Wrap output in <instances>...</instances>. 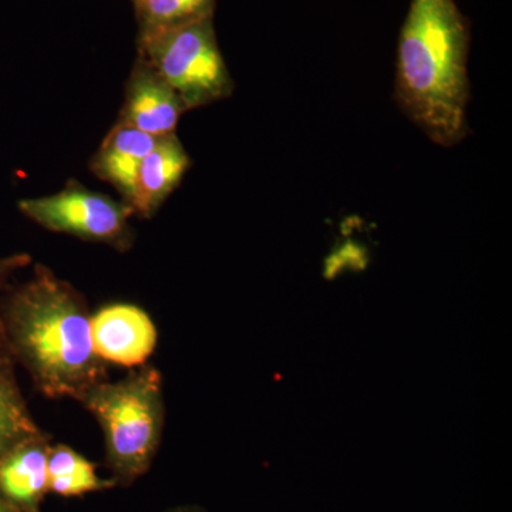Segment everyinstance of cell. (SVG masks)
Listing matches in <instances>:
<instances>
[{"mask_svg": "<svg viewBox=\"0 0 512 512\" xmlns=\"http://www.w3.org/2000/svg\"><path fill=\"white\" fill-rule=\"evenodd\" d=\"M18 207L26 218L47 231L110 245L119 251H127L133 244L128 221L134 211L130 205L74 181L56 194L20 200Z\"/></svg>", "mask_w": 512, "mask_h": 512, "instance_id": "cell-5", "label": "cell"}, {"mask_svg": "<svg viewBox=\"0 0 512 512\" xmlns=\"http://www.w3.org/2000/svg\"><path fill=\"white\" fill-rule=\"evenodd\" d=\"M32 264V258L28 254H15L0 258V295L8 289L10 281L16 272L28 268ZM12 360L8 342H6L5 330H3L2 318H0V365Z\"/></svg>", "mask_w": 512, "mask_h": 512, "instance_id": "cell-14", "label": "cell"}, {"mask_svg": "<svg viewBox=\"0 0 512 512\" xmlns=\"http://www.w3.org/2000/svg\"><path fill=\"white\" fill-rule=\"evenodd\" d=\"M157 141L158 138L117 121L94 156L92 171L101 180L113 185L128 205L138 170Z\"/></svg>", "mask_w": 512, "mask_h": 512, "instance_id": "cell-10", "label": "cell"}, {"mask_svg": "<svg viewBox=\"0 0 512 512\" xmlns=\"http://www.w3.org/2000/svg\"><path fill=\"white\" fill-rule=\"evenodd\" d=\"M49 448V440L40 433L0 458V495L20 512H39L49 493Z\"/></svg>", "mask_w": 512, "mask_h": 512, "instance_id": "cell-8", "label": "cell"}, {"mask_svg": "<svg viewBox=\"0 0 512 512\" xmlns=\"http://www.w3.org/2000/svg\"><path fill=\"white\" fill-rule=\"evenodd\" d=\"M0 318L10 356L49 399L79 402L90 387L107 380L83 296L47 266L36 264L28 281L8 293Z\"/></svg>", "mask_w": 512, "mask_h": 512, "instance_id": "cell-1", "label": "cell"}, {"mask_svg": "<svg viewBox=\"0 0 512 512\" xmlns=\"http://www.w3.org/2000/svg\"><path fill=\"white\" fill-rule=\"evenodd\" d=\"M94 352L124 367L147 363L157 346V328L144 309L131 303L104 306L90 318Z\"/></svg>", "mask_w": 512, "mask_h": 512, "instance_id": "cell-6", "label": "cell"}, {"mask_svg": "<svg viewBox=\"0 0 512 512\" xmlns=\"http://www.w3.org/2000/svg\"><path fill=\"white\" fill-rule=\"evenodd\" d=\"M138 56L173 87L188 111L227 99L234 92L212 16L141 37Z\"/></svg>", "mask_w": 512, "mask_h": 512, "instance_id": "cell-4", "label": "cell"}, {"mask_svg": "<svg viewBox=\"0 0 512 512\" xmlns=\"http://www.w3.org/2000/svg\"><path fill=\"white\" fill-rule=\"evenodd\" d=\"M79 402L103 430L114 481L131 483L146 474L164 430L163 377L156 367H134L119 382L97 383Z\"/></svg>", "mask_w": 512, "mask_h": 512, "instance_id": "cell-3", "label": "cell"}, {"mask_svg": "<svg viewBox=\"0 0 512 512\" xmlns=\"http://www.w3.org/2000/svg\"><path fill=\"white\" fill-rule=\"evenodd\" d=\"M184 101L143 59L138 56L128 77L126 99L119 123L156 138L171 136L187 113Z\"/></svg>", "mask_w": 512, "mask_h": 512, "instance_id": "cell-7", "label": "cell"}, {"mask_svg": "<svg viewBox=\"0 0 512 512\" xmlns=\"http://www.w3.org/2000/svg\"><path fill=\"white\" fill-rule=\"evenodd\" d=\"M13 360L0 365V458L22 441L42 433L13 375Z\"/></svg>", "mask_w": 512, "mask_h": 512, "instance_id": "cell-12", "label": "cell"}, {"mask_svg": "<svg viewBox=\"0 0 512 512\" xmlns=\"http://www.w3.org/2000/svg\"><path fill=\"white\" fill-rule=\"evenodd\" d=\"M0 512H20L18 508L13 507L12 504H9L5 498L0 495Z\"/></svg>", "mask_w": 512, "mask_h": 512, "instance_id": "cell-15", "label": "cell"}, {"mask_svg": "<svg viewBox=\"0 0 512 512\" xmlns=\"http://www.w3.org/2000/svg\"><path fill=\"white\" fill-rule=\"evenodd\" d=\"M190 165L191 158L177 134L158 138L138 170L134 192L128 201L134 215L153 217L180 185Z\"/></svg>", "mask_w": 512, "mask_h": 512, "instance_id": "cell-9", "label": "cell"}, {"mask_svg": "<svg viewBox=\"0 0 512 512\" xmlns=\"http://www.w3.org/2000/svg\"><path fill=\"white\" fill-rule=\"evenodd\" d=\"M138 39L214 16L215 0H133Z\"/></svg>", "mask_w": 512, "mask_h": 512, "instance_id": "cell-13", "label": "cell"}, {"mask_svg": "<svg viewBox=\"0 0 512 512\" xmlns=\"http://www.w3.org/2000/svg\"><path fill=\"white\" fill-rule=\"evenodd\" d=\"M470 29L456 0H412L397 47L394 99L440 147L468 133Z\"/></svg>", "mask_w": 512, "mask_h": 512, "instance_id": "cell-2", "label": "cell"}, {"mask_svg": "<svg viewBox=\"0 0 512 512\" xmlns=\"http://www.w3.org/2000/svg\"><path fill=\"white\" fill-rule=\"evenodd\" d=\"M175 512H198V511L183 510V511H175Z\"/></svg>", "mask_w": 512, "mask_h": 512, "instance_id": "cell-16", "label": "cell"}, {"mask_svg": "<svg viewBox=\"0 0 512 512\" xmlns=\"http://www.w3.org/2000/svg\"><path fill=\"white\" fill-rule=\"evenodd\" d=\"M47 474L49 493L62 497H77L94 491L109 490L117 484L114 480L101 478L93 463L64 444L50 446Z\"/></svg>", "mask_w": 512, "mask_h": 512, "instance_id": "cell-11", "label": "cell"}]
</instances>
